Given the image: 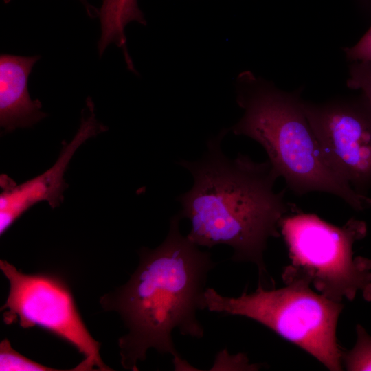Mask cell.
Listing matches in <instances>:
<instances>
[{
	"label": "cell",
	"mask_w": 371,
	"mask_h": 371,
	"mask_svg": "<svg viewBox=\"0 0 371 371\" xmlns=\"http://www.w3.org/2000/svg\"><path fill=\"white\" fill-rule=\"evenodd\" d=\"M228 129L207 142L203 157L195 161L181 160L194 180L192 187L176 199L181 219L189 220L187 237L199 247L227 245L231 259L251 262L263 276V254L269 238L278 237L282 220L300 212L288 202L284 192H276L279 177L268 160L256 162L238 153L229 159L221 144Z\"/></svg>",
	"instance_id": "1"
},
{
	"label": "cell",
	"mask_w": 371,
	"mask_h": 371,
	"mask_svg": "<svg viewBox=\"0 0 371 371\" xmlns=\"http://www.w3.org/2000/svg\"><path fill=\"white\" fill-rule=\"evenodd\" d=\"M181 220L173 216L164 241L152 249L142 247L129 280L101 297L102 308L117 313L128 330L118 340L125 369L138 370L150 348L172 355L174 365L183 359L172 339L175 329L194 338L204 335L196 311L216 263L181 233Z\"/></svg>",
	"instance_id": "2"
},
{
	"label": "cell",
	"mask_w": 371,
	"mask_h": 371,
	"mask_svg": "<svg viewBox=\"0 0 371 371\" xmlns=\"http://www.w3.org/2000/svg\"><path fill=\"white\" fill-rule=\"evenodd\" d=\"M236 85V102L244 114L229 131L260 144L290 190L300 195L331 194L357 211L371 207V198L357 192L328 164L302 100L250 71L240 73Z\"/></svg>",
	"instance_id": "3"
},
{
	"label": "cell",
	"mask_w": 371,
	"mask_h": 371,
	"mask_svg": "<svg viewBox=\"0 0 371 371\" xmlns=\"http://www.w3.org/2000/svg\"><path fill=\"white\" fill-rule=\"evenodd\" d=\"M278 289L259 285L250 294L224 296L206 287L201 310L253 319L295 344L332 371L342 370V354L336 329L343 308L301 282H290Z\"/></svg>",
	"instance_id": "4"
},
{
	"label": "cell",
	"mask_w": 371,
	"mask_h": 371,
	"mask_svg": "<svg viewBox=\"0 0 371 371\" xmlns=\"http://www.w3.org/2000/svg\"><path fill=\"white\" fill-rule=\"evenodd\" d=\"M291 263L285 267V284L297 282L313 286L335 302L352 300L358 292L371 297V260L354 257L355 243L365 237L366 223L351 218L337 227L313 214L286 216L280 225Z\"/></svg>",
	"instance_id": "5"
},
{
	"label": "cell",
	"mask_w": 371,
	"mask_h": 371,
	"mask_svg": "<svg viewBox=\"0 0 371 371\" xmlns=\"http://www.w3.org/2000/svg\"><path fill=\"white\" fill-rule=\"evenodd\" d=\"M0 269L9 282L3 321L23 328L40 327L74 346L84 357L73 370H112L100 355L66 280L54 273H25L5 260Z\"/></svg>",
	"instance_id": "6"
},
{
	"label": "cell",
	"mask_w": 371,
	"mask_h": 371,
	"mask_svg": "<svg viewBox=\"0 0 371 371\" xmlns=\"http://www.w3.org/2000/svg\"><path fill=\"white\" fill-rule=\"evenodd\" d=\"M303 107L330 166L357 192L366 194L371 187L370 104L362 96L318 104L303 101Z\"/></svg>",
	"instance_id": "7"
},
{
	"label": "cell",
	"mask_w": 371,
	"mask_h": 371,
	"mask_svg": "<svg viewBox=\"0 0 371 371\" xmlns=\"http://www.w3.org/2000/svg\"><path fill=\"white\" fill-rule=\"evenodd\" d=\"M89 114H82L81 123L74 138L64 145L54 165L43 173L16 185L5 175L1 176L0 234L2 236L27 210L41 201L55 208L62 203L67 188L64 175L76 150L89 138L105 131L106 127L95 118L94 104L87 99Z\"/></svg>",
	"instance_id": "8"
},
{
	"label": "cell",
	"mask_w": 371,
	"mask_h": 371,
	"mask_svg": "<svg viewBox=\"0 0 371 371\" xmlns=\"http://www.w3.org/2000/svg\"><path fill=\"white\" fill-rule=\"evenodd\" d=\"M40 56H0V125L5 132L32 126L47 115L41 111V102L32 100L27 79Z\"/></svg>",
	"instance_id": "9"
},
{
	"label": "cell",
	"mask_w": 371,
	"mask_h": 371,
	"mask_svg": "<svg viewBox=\"0 0 371 371\" xmlns=\"http://www.w3.org/2000/svg\"><path fill=\"white\" fill-rule=\"evenodd\" d=\"M99 17L101 23V36L98 44L100 57L106 47L114 43L122 49L128 69L136 73L126 47L124 29L128 23L133 21L143 25L147 24L137 5V1L103 0Z\"/></svg>",
	"instance_id": "10"
},
{
	"label": "cell",
	"mask_w": 371,
	"mask_h": 371,
	"mask_svg": "<svg viewBox=\"0 0 371 371\" xmlns=\"http://www.w3.org/2000/svg\"><path fill=\"white\" fill-rule=\"evenodd\" d=\"M342 363L347 370H371V336L357 326V341L352 350L342 354Z\"/></svg>",
	"instance_id": "11"
},
{
	"label": "cell",
	"mask_w": 371,
	"mask_h": 371,
	"mask_svg": "<svg viewBox=\"0 0 371 371\" xmlns=\"http://www.w3.org/2000/svg\"><path fill=\"white\" fill-rule=\"evenodd\" d=\"M1 371H53L59 370L44 366L16 351L10 341L5 339L0 344Z\"/></svg>",
	"instance_id": "12"
},
{
	"label": "cell",
	"mask_w": 371,
	"mask_h": 371,
	"mask_svg": "<svg viewBox=\"0 0 371 371\" xmlns=\"http://www.w3.org/2000/svg\"><path fill=\"white\" fill-rule=\"evenodd\" d=\"M347 85L361 91L362 96L371 106V62L355 61L350 67Z\"/></svg>",
	"instance_id": "13"
},
{
	"label": "cell",
	"mask_w": 371,
	"mask_h": 371,
	"mask_svg": "<svg viewBox=\"0 0 371 371\" xmlns=\"http://www.w3.org/2000/svg\"><path fill=\"white\" fill-rule=\"evenodd\" d=\"M345 52L350 60L371 62V27L356 45L346 48Z\"/></svg>",
	"instance_id": "14"
},
{
	"label": "cell",
	"mask_w": 371,
	"mask_h": 371,
	"mask_svg": "<svg viewBox=\"0 0 371 371\" xmlns=\"http://www.w3.org/2000/svg\"><path fill=\"white\" fill-rule=\"evenodd\" d=\"M79 1L85 6L87 13L90 17L91 18L99 17L100 11L98 9H96L95 7L91 5L89 3L88 0H79ZM10 1V0H4V2L5 3H9Z\"/></svg>",
	"instance_id": "15"
}]
</instances>
